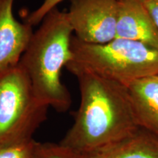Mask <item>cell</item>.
Returning a JSON list of instances; mask_svg holds the SVG:
<instances>
[{
	"instance_id": "6da1fadb",
	"label": "cell",
	"mask_w": 158,
	"mask_h": 158,
	"mask_svg": "<svg viewBox=\"0 0 158 158\" xmlns=\"http://www.w3.org/2000/svg\"><path fill=\"white\" fill-rule=\"evenodd\" d=\"M73 75L78 82L81 103L61 144L86 155L141 128L125 85L86 71Z\"/></svg>"
},
{
	"instance_id": "7a4b0ae2",
	"label": "cell",
	"mask_w": 158,
	"mask_h": 158,
	"mask_svg": "<svg viewBox=\"0 0 158 158\" xmlns=\"http://www.w3.org/2000/svg\"><path fill=\"white\" fill-rule=\"evenodd\" d=\"M73 32L67 12L55 7L34 31L19 63L37 98L59 112L67 111L72 102L61 72L72 59Z\"/></svg>"
},
{
	"instance_id": "3957f363",
	"label": "cell",
	"mask_w": 158,
	"mask_h": 158,
	"mask_svg": "<svg viewBox=\"0 0 158 158\" xmlns=\"http://www.w3.org/2000/svg\"><path fill=\"white\" fill-rule=\"evenodd\" d=\"M71 73L86 71L120 84L158 74V48L130 40L115 38L104 44L84 43L73 36Z\"/></svg>"
},
{
	"instance_id": "277c9868",
	"label": "cell",
	"mask_w": 158,
	"mask_h": 158,
	"mask_svg": "<svg viewBox=\"0 0 158 158\" xmlns=\"http://www.w3.org/2000/svg\"><path fill=\"white\" fill-rule=\"evenodd\" d=\"M48 106L35 96L18 64L0 74V147L33 139L46 119Z\"/></svg>"
},
{
	"instance_id": "5b68a950",
	"label": "cell",
	"mask_w": 158,
	"mask_h": 158,
	"mask_svg": "<svg viewBox=\"0 0 158 158\" xmlns=\"http://www.w3.org/2000/svg\"><path fill=\"white\" fill-rule=\"evenodd\" d=\"M67 14L82 42L104 44L116 37L118 0H70Z\"/></svg>"
},
{
	"instance_id": "8992f818",
	"label": "cell",
	"mask_w": 158,
	"mask_h": 158,
	"mask_svg": "<svg viewBox=\"0 0 158 158\" xmlns=\"http://www.w3.org/2000/svg\"><path fill=\"white\" fill-rule=\"evenodd\" d=\"M15 0H0V74L19 64L33 35L32 27L15 19Z\"/></svg>"
},
{
	"instance_id": "52a82bcc",
	"label": "cell",
	"mask_w": 158,
	"mask_h": 158,
	"mask_svg": "<svg viewBox=\"0 0 158 158\" xmlns=\"http://www.w3.org/2000/svg\"><path fill=\"white\" fill-rule=\"evenodd\" d=\"M116 38L158 48V29L142 0H118Z\"/></svg>"
},
{
	"instance_id": "ba28073f",
	"label": "cell",
	"mask_w": 158,
	"mask_h": 158,
	"mask_svg": "<svg viewBox=\"0 0 158 158\" xmlns=\"http://www.w3.org/2000/svg\"><path fill=\"white\" fill-rule=\"evenodd\" d=\"M125 86L139 127L158 137V74Z\"/></svg>"
},
{
	"instance_id": "9c48e42d",
	"label": "cell",
	"mask_w": 158,
	"mask_h": 158,
	"mask_svg": "<svg viewBox=\"0 0 158 158\" xmlns=\"http://www.w3.org/2000/svg\"><path fill=\"white\" fill-rule=\"evenodd\" d=\"M86 158H158V137L140 128L129 137L94 150Z\"/></svg>"
},
{
	"instance_id": "30bf717a",
	"label": "cell",
	"mask_w": 158,
	"mask_h": 158,
	"mask_svg": "<svg viewBox=\"0 0 158 158\" xmlns=\"http://www.w3.org/2000/svg\"><path fill=\"white\" fill-rule=\"evenodd\" d=\"M32 158H86V155L61 143L36 142Z\"/></svg>"
},
{
	"instance_id": "8fae6325",
	"label": "cell",
	"mask_w": 158,
	"mask_h": 158,
	"mask_svg": "<svg viewBox=\"0 0 158 158\" xmlns=\"http://www.w3.org/2000/svg\"><path fill=\"white\" fill-rule=\"evenodd\" d=\"M36 142L31 139L0 147V158H32Z\"/></svg>"
},
{
	"instance_id": "7c38bea8",
	"label": "cell",
	"mask_w": 158,
	"mask_h": 158,
	"mask_svg": "<svg viewBox=\"0 0 158 158\" xmlns=\"http://www.w3.org/2000/svg\"><path fill=\"white\" fill-rule=\"evenodd\" d=\"M62 1L64 0H44L36 10L29 14L26 20V22L31 25V27L37 25L38 23H41L45 15L48 14L51 10L57 7V5Z\"/></svg>"
},
{
	"instance_id": "4fadbf2b",
	"label": "cell",
	"mask_w": 158,
	"mask_h": 158,
	"mask_svg": "<svg viewBox=\"0 0 158 158\" xmlns=\"http://www.w3.org/2000/svg\"><path fill=\"white\" fill-rule=\"evenodd\" d=\"M143 2L150 16L158 29V0H146Z\"/></svg>"
},
{
	"instance_id": "5bb4252c",
	"label": "cell",
	"mask_w": 158,
	"mask_h": 158,
	"mask_svg": "<svg viewBox=\"0 0 158 158\" xmlns=\"http://www.w3.org/2000/svg\"><path fill=\"white\" fill-rule=\"evenodd\" d=\"M142 1H146V0H142Z\"/></svg>"
}]
</instances>
